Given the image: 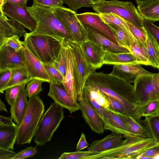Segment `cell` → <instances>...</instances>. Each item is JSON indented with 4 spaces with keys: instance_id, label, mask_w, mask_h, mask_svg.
<instances>
[{
    "instance_id": "7402d4cb",
    "label": "cell",
    "mask_w": 159,
    "mask_h": 159,
    "mask_svg": "<svg viewBox=\"0 0 159 159\" xmlns=\"http://www.w3.org/2000/svg\"><path fill=\"white\" fill-rule=\"evenodd\" d=\"M26 28L23 25L11 19H8L0 9V43L7 38L16 35L24 36Z\"/></svg>"
},
{
    "instance_id": "e7e4bbea",
    "label": "cell",
    "mask_w": 159,
    "mask_h": 159,
    "mask_svg": "<svg viewBox=\"0 0 159 159\" xmlns=\"http://www.w3.org/2000/svg\"><path fill=\"white\" fill-rule=\"evenodd\" d=\"M157 69H158L159 70V63L158 64V66H157Z\"/></svg>"
},
{
    "instance_id": "d6986e66",
    "label": "cell",
    "mask_w": 159,
    "mask_h": 159,
    "mask_svg": "<svg viewBox=\"0 0 159 159\" xmlns=\"http://www.w3.org/2000/svg\"><path fill=\"white\" fill-rule=\"evenodd\" d=\"M101 119L104 129L121 134L125 138L135 136L129 132L121 118L110 109H104L102 117Z\"/></svg>"
},
{
    "instance_id": "5b68a950",
    "label": "cell",
    "mask_w": 159,
    "mask_h": 159,
    "mask_svg": "<svg viewBox=\"0 0 159 159\" xmlns=\"http://www.w3.org/2000/svg\"><path fill=\"white\" fill-rule=\"evenodd\" d=\"M44 109V105L39 96L29 98L26 111L18 127L16 142L17 144L31 143L34 137Z\"/></svg>"
},
{
    "instance_id": "8fae6325",
    "label": "cell",
    "mask_w": 159,
    "mask_h": 159,
    "mask_svg": "<svg viewBox=\"0 0 159 159\" xmlns=\"http://www.w3.org/2000/svg\"><path fill=\"white\" fill-rule=\"evenodd\" d=\"M26 67L31 78L41 80L50 83L51 80L44 66L43 63L33 54L24 45L21 50Z\"/></svg>"
},
{
    "instance_id": "3957f363",
    "label": "cell",
    "mask_w": 159,
    "mask_h": 159,
    "mask_svg": "<svg viewBox=\"0 0 159 159\" xmlns=\"http://www.w3.org/2000/svg\"><path fill=\"white\" fill-rule=\"evenodd\" d=\"M24 37L23 45L43 63H52L55 60L66 40L32 32L26 33Z\"/></svg>"
},
{
    "instance_id": "52a82bcc",
    "label": "cell",
    "mask_w": 159,
    "mask_h": 159,
    "mask_svg": "<svg viewBox=\"0 0 159 159\" xmlns=\"http://www.w3.org/2000/svg\"><path fill=\"white\" fill-rule=\"evenodd\" d=\"M92 8L98 13H112L136 27H143L144 19L131 2L105 0L93 4Z\"/></svg>"
},
{
    "instance_id": "60d3db41",
    "label": "cell",
    "mask_w": 159,
    "mask_h": 159,
    "mask_svg": "<svg viewBox=\"0 0 159 159\" xmlns=\"http://www.w3.org/2000/svg\"><path fill=\"white\" fill-rule=\"evenodd\" d=\"M142 117L152 116L159 113V100L150 102L140 107Z\"/></svg>"
},
{
    "instance_id": "9f6ffc18",
    "label": "cell",
    "mask_w": 159,
    "mask_h": 159,
    "mask_svg": "<svg viewBox=\"0 0 159 159\" xmlns=\"http://www.w3.org/2000/svg\"><path fill=\"white\" fill-rule=\"evenodd\" d=\"M28 0H6L7 2L22 7H27L26 4Z\"/></svg>"
},
{
    "instance_id": "91938a15",
    "label": "cell",
    "mask_w": 159,
    "mask_h": 159,
    "mask_svg": "<svg viewBox=\"0 0 159 159\" xmlns=\"http://www.w3.org/2000/svg\"><path fill=\"white\" fill-rule=\"evenodd\" d=\"M137 5H138L141 3H143L144 2H147L151 0H135Z\"/></svg>"
},
{
    "instance_id": "680465c9",
    "label": "cell",
    "mask_w": 159,
    "mask_h": 159,
    "mask_svg": "<svg viewBox=\"0 0 159 159\" xmlns=\"http://www.w3.org/2000/svg\"><path fill=\"white\" fill-rule=\"evenodd\" d=\"M153 76L159 86V72L155 73Z\"/></svg>"
},
{
    "instance_id": "d6a6232c",
    "label": "cell",
    "mask_w": 159,
    "mask_h": 159,
    "mask_svg": "<svg viewBox=\"0 0 159 159\" xmlns=\"http://www.w3.org/2000/svg\"><path fill=\"white\" fill-rule=\"evenodd\" d=\"M98 14L101 18L105 23L112 24L118 26L133 38L128 25L123 18L112 13Z\"/></svg>"
},
{
    "instance_id": "7dc6e473",
    "label": "cell",
    "mask_w": 159,
    "mask_h": 159,
    "mask_svg": "<svg viewBox=\"0 0 159 159\" xmlns=\"http://www.w3.org/2000/svg\"><path fill=\"white\" fill-rule=\"evenodd\" d=\"M84 97L86 98L89 103L97 112L101 118L102 117L105 108L99 105L92 98L88 90L84 87L83 92Z\"/></svg>"
},
{
    "instance_id": "484cf974",
    "label": "cell",
    "mask_w": 159,
    "mask_h": 159,
    "mask_svg": "<svg viewBox=\"0 0 159 159\" xmlns=\"http://www.w3.org/2000/svg\"><path fill=\"white\" fill-rule=\"evenodd\" d=\"M138 10L145 20L159 21V0H151L138 5Z\"/></svg>"
},
{
    "instance_id": "f35d334b",
    "label": "cell",
    "mask_w": 159,
    "mask_h": 159,
    "mask_svg": "<svg viewBox=\"0 0 159 159\" xmlns=\"http://www.w3.org/2000/svg\"><path fill=\"white\" fill-rule=\"evenodd\" d=\"M44 82L41 80L34 79L28 83L25 88L27 97L29 98L39 94L43 91L42 84Z\"/></svg>"
},
{
    "instance_id": "816d5d0a",
    "label": "cell",
    "mask_w": 159,
    "mask_h": 159,
    "mask_svg": "<svg viewBox=\"0 0 159 159\" xmlns=\"http://www.w3.org/2000/svg\"><path fill=\"white\" fill-rule=\"evenodd\" d=\"M158 153H159V144L144 151L135 159H153L154 156Z\"/></svg>"
},
{
    "instance_id": "8d00e7d4",
    "label": "cell",
    "mask_w": 159,
    "mask_h": 159,
    "mask_svg": "<svg viewBox=\"0 0 159 159\" xmlns=\"http://www.w3.org/2000/svg\"><path fill=\"white\" fill-rule=\"evenodd\" d=\"M126 21L130 32L134 39L141 43L147 48L146 30L143 27H136L128 22Z\"/></svg>"
},
{
    "instance_id": "1f68e13d",
    "label": "cell",
    "mask_w": 159,
    "mask_h": 159,
    "mask_svg": "<svg viewBox=\"0 0 159 159\" xmlns=\"http://www.w3.org/2000/svg\"><path fill=\"white\" fill-rule=\"evenodd\" d=\"M107 24L114 34L119 45L127 48L130 51L131 45L134 39L118 26L112 24Z\"/></svg>"
},
{
    "instance_id": "277c9868",
    "label": "cell",
    "mask_w": 159,
    "mask_h": 159,
    "mask_svg": "<svg viewBox=\"0 0 159 159\" xmlns=\"http://www.w3.org/2000/svg\"><path fill=\"white\" fill-rule=\"evenodd\" d=\"M115 148L86 157L85 159H135L146 150L159 144L152 137L134 136L125 138Z\"/></svg>"
},
{
    "instance_id": "be15d7a7",
    "label": "cell",
    "mask_w": 159,
    "mask_h": 159,
    "mask_svg": "<svg viewBox=\"0 0 159 159\" xmlns=\"http://www.w3.org/2000/svg\"><path fill=\"white\" fill-rule=\"evenodd\" d=\"M159 159V153H158L155 155L153 157V159Z\"/></svg>"
},
{
    "instance_id": "4dcf8cb0",
    "label": "cell",
    "mask_w": 159,
    "mask_h": 159,
    "mask_svg": "<svg viewBox=\"0 0 159 159\" xmlns=\"http://www.w3.org/2000/svg\"><path fill=\"white\" fill-rule=\"evenodd\" d=\"M146 34L147 48L152 66L157 68L159 63V45L153 36L147 30Z\"/></svg>"
},
{
    "instance_id": "4316f807",
    "label": "cell",
    "mask_w": 159,
    "mask_h": 159,
    "mask_svg": "<svg viewBox=\"0 0 159 159\" xmlns=\"http://www.w3.org/2000/svg\"><path fill=\"white\" fill-rule=\"evenodd\" d=\"M137 63L135 57L131 52L114 53L105 51L104 64L118 65Z\"/></svg>"
},
{
    "instance_id": "f1b7e54d",
    "label": "cell",
    "mask_w": 159,
    "mask_h": 159,
    "mask_svg": "<svg viewBox=\"0 0 159 159\" xmlns=\"http://www.w3.org/2000/svg\"><path fill=\"white\" fill-rule=\"evenodd\" d=\"M11 75L10 80L4 90L11 87L28 84L32 80L30 77L25 66H22L11 69Z\"/></svg>"
},
{
    "instance_id": "9c48e42d",
    "label": "cell",
    "mask_w": 159,
    "mask_h": 159,
    "mask_svg": "<svg viewBox=\"0 0 159 159\" xmlns=\"http://www.w3.org/2000/svg\"><path fill=\"white\" fill-rule=\"evenodd\" d=\"M51 8L70 31L75 41L80 44L89 39L86 30L77 17L76 12L63 6Z\"/></svg>"
},
{
    "instance_id": "ac0fdd59",
    "label": "cell",
    "mask_w": 159,
    "mask_h": 159,
    "mask_svg": "<svg viewBox=\"0 0 159 159\" xmlns=\"http://www.w3.org/2000/svg\"><path fill=\"white\" fill-rule=\"evenodd\" d=\"M22 66L25 65L21 50L17 51L7 46L0 47V70Z\"/></svg>"
},
{
    "instance_id": "44dd1931",
    "label": "cell",
    "mask_w": 159,
    "mask_h": 159,
    "mask_svg": "<svg viewBox=\"0 0 159 159\" xmlns=\"http://www.w3.org/2000/svg\"><path fill=\"white\" fill-rule=\"evenodd\" d=\"M83 26L86 30L89 39L97 43L105 51L114 53L130 52L127 48L120 46L113 42L92 27Z\"/></svg>"
},
{
    "instance_id": "b9f144b4",
    "label": "cell",
    "mask_w": 159,
    "mask_h": 159,
    "mask_svg": "<svg viewBox=\"0 0 159 159\" xmlns=\"http://www.w3.org/2000/svg\"><path fill=\"white\" fill-rule=\"evenodd\" d=\"M69 8L76 12L77 10L82 7L92 8L93 4L90 0H62Z\"/></svg>"
},
{
    "instance_id": "d590c367",
    "label": "cell",
    "mask_w": 159,
    "mask_h": 159,
    "mask_svg": "<svg viewBox=\"0 0 159 159\" xmlns=\"http://www.w3.org/2000/svg\"><path fill=\"white\" fill-rule=\"evenodd\" d=\"M84 87L99 105L105 109H110V103L109 101L98 89L88 84H85Z\"/></svg>"
},
{
    "instance_id": "ab89813d",
    "label": "cell",
    "mask_w": 159,
    "mask_h": 159,
    "mask_svg": "<svg viewBox=\"0 0 159 159\" xmlns=\"http://www.w3.org/2000/svg\"><path fill=\"white\" fill-rule=\"evenodd\" d=\"M43 64L51 80V83L58 84H62L64 76L53 66L52 63H44Z\"/></svg>"
},
{
    "instance_id": "bcb514c9",
    "label": "cell",
    "mask_w": 159,
    "mask_h": 159,
    "mask_svg": "<svg viewBox=\"0 0 159 159\" xmlns=\"http://www.w3.org/2000/svg\"><path fill=\"white\" fill-rule=\"evenodd\" d=\"M37 152L35 148L29 147L16 153L12 157L11 159H24L32 157Z\"/></svg>"
},
{
    "instance_id": "8992f818",
    "label": "cell",
    "mask_w": 159,
    "mask_h": 159,
    "mask_svg": "<svg viewBox=\"0 0 159 159\" xmlns=\"http://www.w3.org/2000/svg\"><path fill=\"white\" fill-rule=\"evenodd\" d=\"M63 108L54 102L43 114L34 137L37 146H42L51 140L65 117Z\"/></svg>"
},
{
    "instance_id": "94428289",
    "label": "cell",
    "mask_w": 159,
    "mask_h": 159,
    "mask_svg": "<svg viewBox=\"0 0 159 159\" xmlns=\"http://www.w3.org/2000/svg\"><path fill=\"white\" fill-rule=\"evenodd\" d=\"M105 0H90V1L93 4L99 3Z\"/></svg>"
},
{
    "instance_id": "30bf717a",
    "label": "cell",
    "mask_w": 159,
    "mask_h": 159,
    "mask_svg": "<svg viewBox=\"0 0 159 159\" xmlns=\"http://www.w3.org/2000/svg\"><path fill=\"white\" fill-rule=\"evenodd\" d=\"M153 75L139 76L134 83L135 96L140 107L150 102L159 100V86Z\"/></svg>"
},
{
    "instance_id": "7a4b0ae2",
    "label": "cell",
    "mask_w": 159,
    "mask_h": 159,
    "mask_svg": "<svg viewBox=\"0 0 159 159\" xmlns=\"http://www.w3.org/2000/svg\"><path fill=\"white\" fill-rule=\"evenodd\" d=\"M27 8L36 24L35 29L32 32L75 41L70 31L51 7L33 4Z\"/></svg>"
},
{
    "instance_id": "ffe728a7",
    "label": "cell",
    "mask_w": 159,
    "mask_h": 159,
    "mask_svg": "<svg viewBox=\"0 0 159 159\" xmlns=\"http://www.w3.org/2000/svg\"><path fill=\"white\" fill-rule=\"evenodd\" d=\"M124 136L112 132L104 138L93 142L88 148L91 155L96 154L116 148L123 142Z\"/></svg>"
},
{
    "instance_id": "f6af8a7d",
    "label": "cell",
    "mask_w": 159,
    "mask_h": 159,
    "mask_svg": "<svg viewBox=\"0 0 159 159\" xmlns=\"http://www.w3.org/2000/svg\"><path fill=\"white\" fill-rule=\"evenodd\" d=\"M88 150L86 151H77L73 152H64L62 153L59 159H84L86 157L91 155Z\"/></svg>"
},
{
    "instance_id": "74e56055",
    "label": "cell",
    "mask_w": 159,
    "mask_h": 159,
    "mask_svg": "<svg viewBox=\"0 0 159 159\" xmlns=\"http://www.w3.org/2000/svg\"><path fill=\"white\" fill-rule=\"evenodd\" d=\"M105 96L110 103V109L114 112L124 115L130 116L134 118L132 113L122 103L114 98L106 95Z\"/></svg>"
},
{
    "instance_id": "ba28073f",
    "label": "cell",
    "mask_w": 159,
    "mask_h": 159,
    "mask_svg": "<svg viewBox=\"0 0 159 159\" xmlns=\"http://www.w3.org/2000/svg\"><path fill=\"white\" fill-rule=\"evenodd\" d=\"M72 56L75 81L79 101L83 98V92L87 80L95 69L86 60L80 44L75 41H68Z\"/></svg>"
},
{
    "instance_id": "4fadbf2b",
    "label": "cell",
    "mask_w": 159,
    "mask_h": 159,
    "mask_svg": "<svg viewBox=\"0 0 159 159\" xmlns=\"http://www.w3.org/2000/svg\"><path fill=\"white\" fill-rule=\"evenodd\" d=\"M0 9L5 16L20 23L30 32L35 29L36 22L27 11V7H19L7 2Z\"/></svg>"
},
{
    "instance_id": "d4e9b609",
    "label": "cell",
    "mask_w": 159,
    "mask_h": 159,
    "mask_svg": "<svg viewBox=\"0 0 159 159\" xmlns=\"http://www.w3.org/2000/svg\"><path fill=\"white\" fill-rule=\"evenodd\" d=\"M18 132V127L15 124L0 125V148L13 150Z\"/></svg>"
},
{
    "instance_id": "6f0895ef",
    "label": "cell",
    "mask_w": 159,
    "mask_h": 159,
    "mask_svg": "<svg viewBox=\"0 0 159 159\" xmlns=\"http://www.w3.org/2000/svg\"><path fill=\"white\" fill-rule=\"evenodd\" d=\"M0 111H4L5 112H7L4 103L1 99L0 100Z\"/></svg>"
},
{
    "instance_id": "603a6c76",
    "label": "cell",
    "mask_w": 159,
    "mask_h": 159,
    "mask_svg": "<svg viewBox=\"0 0 159 159\" xmlns=\"http://www.w3.org/2000/svg\"><path fill=\"white\" fill-rule=\"evenodd\" d=\"M67 67L62 83L65 89L75 101H79L73 68L72 56L68 41H66Z\"/></svg>"
},
{
    "instance_id": "f5cc1de1",
    "label": "cell",
    "mask_w": 159,
    "mask_h": 159,
    "mask_svg": "<svg viewBox=\"0 0 159 159\" xmlns=\"http://www.w3.org/2000/svg\"><path fill=\"white\" fill-rule=\"evenodd\" d=\"M89 145L87 142L85 136L83 132H82L80 137L76 145V150L80 151L86 148Z\"/></svg>"
},
{
    "instance_id": "f907efd6",
    "label": "cell",
    "mask_w": 159,
    "mask_h": 159,
    "mask_svg": "<svg viewBox=\"0 0 159 159\" xmlns=\"http://www.w3.org/2000/svg\"><path fill=\"white\" fill-rule=\"evenodd\" d=\"M62 0H33V4L49 7L63 6Z\"/></svg>"
},
{
    "instance_id": "6da1fadb",
    "label": "cell",
    "mask_w": 159,
    "mask_h": 159,
    "mask_svg": "<svg viewBox=\"0 0 159 159\" xmlns=\"http://www.w3.org/2000/svg\"><path fill=\"white\" fill-rule=\"evenodd\" d=\"M86 84L98 89L105 95L122 103L139 121L142 117L135 96L134 85L123 79L103 72L95 71L90 75Z\"/></svg>"
},
{
    "instance_id": "e575fe53",
    "label": "cell",
    "mask_w": 159,
    "mask_h": 159,
    "mask_svg": "<svg viewBox=\"0 0 159 159\" xmlns=\"http://www.w3.org/2000/svg\"><path fill=\"white\" fill-rule=\"evenodd\" d=\"M66 41L65 40L60 51L55 60L52 63L53 66L64 76L67 67L66 56Z\"/></svg>"
},
{
    "instance_id": "ee69618b",
    "label": "cell",
    "mask_w": 159,
    "mask_h": 159,
    "mask_svg": "<svg viewBox=\"0 0 159 159\" xmlns=\"http://www.w3.org/2000/svg\"><path fill=\"white\" fill-rule=\"evenodd\" d=\"M21 85H18L8 88L5 90V98L8 104L12 106L18 95Z\"/></svg>"
},
{
    "instance_id": "6125c7cd",
    "label": "cell",
    "mask_w": 159,
    "mask_h": 159,
    "mask_svg": "<svg viewBox=\"0 0 159 159\" xmlns=\"http://www.w3.org/2000/svg\"><path fill=\"white\" fill-rule=\"evenodd\" d=\"M7 2L6 0H0V7H2Z\"/></svg>"
},
{
    "instance_id": "836d02e7",
    "label": "cell",
    "mask_w": 159,
    "mask_h": 159,
    "mask_svg": "<svg viewBox=\"0 0 159 159\" xmlns=\"http://www.w3.org/2000/svg\"><path fill=\"white\" fill-rule=\"evenodd\" d=\"M143 122L152 137L159 142V114L145 117Z\"/></svg>"
},
{
    "instance_id": "c3c4849f",
    "label": "cell",
    "mask_w": 159,
    "mask_h": 159,
    "mask_svg": "<svg viewBox=\"0 0 159 159\" xmlns=\"http://www.w3.org/2000/svg\"><path fill=\"white\" fill-rule=\"evenodd\" d=\"M153 22L144 19L143 27L155 38L159 45V27L153 24Z\"/></svg>"
},
{
    "instance_id": "f546056e",
    "label": "cell",
    "mask_w": 159,
    "mask_h": 159,
    "mask_svg": "<svg viewBox=\"0 0 159 159\" xmlns=\"http://www.w3.org/2000/svg\"><path fill=\"white\" fill-rule=\"evenodd\" d=\"M130 52L135 57L137 63L151 66L147 48L143 44L135 39L133 40L130 49Z\"/></svg>"
},
{
    "instance_id": "5bb4252c",
    "label": "cell",
    "mask_w": 159,
    "mask_h": 159,
    "mask_svg": "<svg viewBox=\"0 0 159 159\" xmlns=\"http://www.w3.org/2000/svg\"><path fill=\"white\" fill-rule=\"evenodd\" d=\"M76 15L83 25L92 27L107 38L119 44L108 25L102 20L98 13L85 12L80 14L76 13Z\"/></svg>"
},
{
    "instance_id": "681fc988",
    "label": "cell",
    "mask_w": 159,
    "mask_h": 159,
    "mask_svg": "<svg viewBox=\"0 0 159 159\" xmlns=\"http://www.w3.org/2000/svg\"><path fill=\"white\" fill-rule=\"evenodd\" d=\"M11 75V69H6L0 70V93H4V89L10 80Z\"/></svg>"
},
{
    "instance_id": "7bdbcfd3",
    "label": "cell",
    "mask_w": 159,
    "mask_h": 159,
    "mask_svg": "<svg viewBox=\"0 0 159 159\" xmlns=\"http://www.w3.org/2000/svg\"><path fill=\"white\" fill-rule=\"evenodd\" d=\"M20 37L16 35L5 39L0 43V47L3 46H9L17 51H20L23 48L22 41L20 40Z\"/></svg>"
},
{
    "instance_id": "cb8c5ba5",
    "label": "cell",
    "mask_w": 159,
    "mask_h": 159,
    "mask_svg": "<svg viewBox=\"0 0 159 159\" xmlns=\"http://www.w3.org/2000/svg\"><path fill=\"white\" fill-rule=\"evenodd\" d=\"M27 83L21 85L17 97L11 106V117L18 127L20 125L26 111L28 103L25 86Z\"/></svg>"
},
{
    "instance_id": "2e32d148",
    "label": "cell",
    "mask_w": 159,
    "mask_h": 159,
    "mask_svg": "<svg viewBox=\"0 0 159 159\" xmlns=\"http://www.w3.org/2000/svg\"><path fill=\"white\" fill-rule=\"evenodd\" d=\"M87 61L95 69L104 65L105 51L94 42L88 39L80 44Z\"/></svg>"
},
{
    "instance_id": "e0dca14e",
    "label": "cell",
    "mask_w": 159,
    "mask_h": 159,
    "mask_svg": "<svg viewBox=\"0 0 159 159\" xmlns=\"http://www.w3.org/2000/svg\"><path fill=\"white\" fill-rule=\"evenodd\" d=\"M79 102L82 116L92 130L99 134L103 133L104 129L102 121L87 99L84 97Z\"/></svg>"
},
{
    "instance_id": "9a60e30c",
    "label": "cell",
    "mask_w": 159,
    "mask_h": 159,
    "mask_svg": "<svg viewBox=\"0 0 159 159\" xmlns=\"http://www.w3.org/2000/svg\"><path fill=\"white\" fill-rule=\"evenodd\" d=\"M111 74L131 83H134L139 76L153 75L155 73L147 71L138 63L114 65Z\"/></svg>"
},
{
    "instance_id": "7c38bea8",
    "label": "cell",
    "mask_w": 159,
    "mask_h": 159,
    "mask_svg": "<svg viewBox=\"0 0 159 159\" xmlns=\"http://www.w3.org/2000/svg\"><path fill=\"white\" fill-rule=\"evenodd\" d=\"M48 95L54 102L63 108L67 109L71 114L80 110V104L74 100L67 92L62 83H50Z\"/></svg>"
},
{
    "instance_id": "03108f58",
    "label": "cell",
    "mask_w": 159,
    "mask_h": 159,
    "mask_svg": "<svg viewBox=\"0 0 159 159\" xmlns=\"http://www.w3.org/2000/svg\"><path fill=\"white\" fill-rule=\"evenodd\" d=\"M158 114H159V113H158Z\"/></svg>"
},
{
    "instance_id": "db71d44e",
    "label": "cell",
    "mask_w": 159,
    "mask_h": 159,
    "mask_svg": "<svg viewBox=\"0 0 159 159\" xmlns=\"http://www.w3.org/2000/svg\"><path fill=\"white\" fill-rule=\"evenodd\" d=\"M16 153L11 150L0 148V159H11Z\"/></svg>"
},
{
    "instance_id": "11a10c76",
    "label": "cell",
    "mask_w": 159,
    "mask_h": 159,
    "mask_svg": "<svg viewBox=\"0 0 159 159\" xmlns=\"http://www.w3.org/2000/svg\"><path fill=\"white\" fill-rule=\"evenodd\" d=\"M13 119L11 117L0 116V125H10L14 124L12 122Z\"/></svg>"
},
{
    "instance_id": "83f0119b",
    "label": "cell",
    "mask_w": 159,
    "mask_h": 159,
    "mask_svg": "<svg viewBox=\"0 0 159 159\" xmlns=\"http://www.w3.org/2000/svg\"><path fill=\"white\" fill-rule=\"evenodd\" d=\"M115 113L123 120L131 134L139 137H152L150 133L147 128L140 124L138 122L139 121L131 116Z\"/></svg>"
}]
</instances>
